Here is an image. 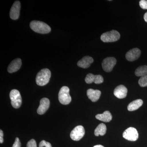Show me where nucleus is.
<instances>
[{"label":"nucleus","mask_w":147,"mask_h":147,"mask_svg":"<svg viewBox=\"0 0 147 147\" xmlns=\"http://www.w3.org/2000/svg\"><path fill=\"white\" fill-rule=\"evenodd\" d=\"M9 97L11 100V105L13 108L18 109L21 107L22 98L20 92L18 90H12L9 94Z\"/></svg>","instance_id":"nucleus-5"},{"label":"nucleus","mask_w":147,"mask_h":147,"mask_svg":"<svg viewBox=\"0 0 147 147\" xmlns=\"http://www.w3.org/2000/svg\"><path fill=\"white\" fill-rule=\"evenodd\" d=\"M22 65V61L19 58L13 60L8 66L7 71L10 73L16 72L20 69Z\"/></svg>","instance_id":"nucleus-14"},{"label":"nucleus","mask_w":147,"mask_h":147,"mask_svg":"<svg viewBox=\"0 0 147 147\" xmlns=\"http://www.w3.org/2000/svg\"><path fill=\"white\" fill-rule=\"evenodd\" d=\"M85 82L88 84H91L94 82L95 84H98L103 83L104 79L101 75H94L92 74L89 73L86 76Z\"/></svg>","instance_id":"nucleus-10"},{"label":"nucleus","mask_w":147,"mask_h":147,"mask_svg":"<svg viewBox=\"0 0 147 147\" xmlns=\"http://www.w3.org/2000/svg\"><path fill=\"white\" fill-rule=\"evenodd\" d=\"M123 137L124 139L129 141H137L139 138V134L136 128L129 127L127 129L123 134Z\"/></svg>","instance_id":"nucleus-6"},{"label":"nucleus","mask_w":147,"mask_h":147,"mask_svg":"<svg viewBox=\"0 0 147 147\" xmlns=\"http://www.w3.org/2000/svg\"><path fill=\"white\" fill-rule=\"evenodd\" d=\"M107 131V128L105 124L100 123L97 127L94 130V134L96 136H103Z\"/></svg>","instance_id":"nucleus-19"},{"label":"nucleus","mask_w":147,"mask_h":147,"mask_svg":"<svg viewBox=\"0 0 147 147\" xmlns=\"http://www.w3.org/2000/svg\"><path fill=\"white\" fill-rule=\"evenodd\" d=\"M85 133L84 127L82 125H78L71 131L70 136L71 139L74 141H79L84 137Z\"/></svg>","instance_id":"nucleus-7"},{"label":"nucleus","mask_w":147,"mask_h":147,"mask_svg":"<svg viewBox=\"0 0 147 147\" xmlns=\"http://www.w3.org/2000/svg\"><path fill=\"white\" fill-rule=\"evenodd\" d=\"M139 86L142 87L147 86V75L142 76L139 80Z\"/></svg>","instance_id":"nucleus-21"},{"label":"nucleus","mask_w":147,"mask_h":147,"mask_svg":"<svg viewBox=\"0 0 147 147\" xmlns=\"http://www.w3.org/2000/svg\"><path fill=\"white\" fill-rule=\"evenodd\" d=\"M127 88L122 85L116 87L114 90V94L115 96L120 99L125 98L127 94Z\"/></svg>","instance_id":"nucleus-13"},{"label":"nucleus","mask_w":147,"mask_h":147,"mask_svg":"<svg viewBox=\"0 0 147 147\" xmlns=\"http://www.w3.org/2000/svg\"><path fill=\"white\" fill-rule=\"evenodd\" d=\"M141 51L137 48H133L128 51L125 55V58L127 61H133L139 59L141 55Z\"/></svg>","instance_id":"nucleus-12"},{"label":"nucleus","mask_w":147,"mask_h":147,"mask_svg":"<svg viewBox=\"0 0 147 147\" xmlns=\"http://www.w3.org/2000/svg\"><path fill=\"white\" fill-rule=\"evenodd\" d=\"M50 105V101L48 98H43L40 102V105L38 108L37 112L39 115H42L45 114L49 108Z\"/></svg>","instance_id":"nucleus-11"},{"label":"nucleus","mask_w":147,"mask_h":147,"mask_svg":"<svg viewBox=\"0 0 147 147\" xmlns=\"http://www.w3.org/2000/svg\"><path fill=\"white\" fill-rule=\"evenodd\" d=\"M39 147H52L51 144L49 142L42 140L40 143Z\"/></svg>","instance_id":"nucleus-22"},{"label":"nucleus","mask_w":147,"mask_h":147,"mask_svg":"<svg viewBox=\"0 0 147 147\" xmlns=\"http://www.w3.org/2000/svg\"><path fill=\"white\" fill-rule=\"evenodd\" d=\"M143 104V101L142 99H137L130 102L127 106V110L129 111H133L137 110Z\"/></svg>","instance_id":"nucleus-18"},{"label":"nucleus","mask_w":147,"mask_h":147,"mask_svg":"<svg viewBox=\"0 0 147 147\" xmlns=\"http://www.w3.org/2000/svg\"><path fill=\"white\" fill-rule=\"evenodd\" d=\"M3 133L1 129L0 130V143L2 144L3 142Z\"/></svg>","instance_id":"nucleus-26"},{"label":"nucleus","mask_w":147,"mask_h":147,"mask_svg":"<svg viewBox=\"0 0 147 147\" xmlns=\"http://www.w3.org/2000/svg\"><path fill=\"white\" fill-rule=\"evenodd\" d=\"M21 9V3L20 1H16L11 7L9 13V15L11 19L16 20L19 18L20 15V10Z\"/></svg>","instance_id":"nucleus-9"},{"label":"nucleus","mask_w":147,"mask_h":147,"mask_svg":"<svg viewBox=\"0 0 147 147\" xmlns=\"http://www.w3.org/2000/svg\"><path fill=\"white\" fill-rule=\"evenodd\" d=\"M93 147H104L103 146H102V145H96V146H94Z\"/></svg>","instance_id":"nucleus-28"},{"label":"nucleus","mask_w":147,"mask_h":147,"mask_svg":"<svg viewBox=\"0 0 147 147\" xmlns=\"http://www.w3.org/2000/svg\"><path fill=\"white\" fill-rule=\"evenodd\" d=\"M30 27L34 31L42 34L49 33L51 30L50 27L42 21H32L30 24Z\"/></svg>","instance_id":"nucleus-1"},{"label":"nucleus","mask_w":147,"mask_h":147,"mask_svg":"<svg viewBox=\"0 0 147 147\" xmlns=\"http://www.w3.org/2000/svg\"><path fill=\"white\" fill-rule=\"evenodd\" d=\"M120 38L119 33L117 31L113 30L102 34L100 36V39L103 42H114L119 40Z\"/></svg>","instance_id":"nucleus-4"},{"label":"nucleus","mask_w":147,"mask_h":147,"mask_svg":"<svg viewBox=\"0 0 147 147\" xmlns=\"http://www.w3.org/2000/svg\"><path fill=\"white\" fill-rule=\"evenodd\" d=\"M144 19L145 21L147 23V12L145 13L144 15Z\"/></svg>","instance_id":"nucleus-27"},{"label":"nucleus","mask_w":147,"mask_h":147,"mask_svg":"<svg viewBox=\"0 0 147 147\" xmlns=\"http://www.w3.org/2000/svg\"><path fill=\"white\" fill-rule=\"evenodd\" d=\"M139 5L143 9H147V1L146 0H141L139 2Z\"/></svg>","instance_id":"nucleus-23"},{"label":"nucleus","mask_w":147,"mask_h":147,"mask_svg":"<svg viewBox=\"0 0 147 147\" xmlns=\"http://www.w3.org/2000/svg\"><path fill=\"white\" fill-rule=\"evenodd\" d=\"M117 63V60L113 57L105 58L102 61V66L103 70L106 72H110L113 70Z\"/></svg>","instance_id":"nucleus-8"},{"label":"nucleus","mask_w":147,"mask_h":147,"mask_svg":"<svg viewBox=\"0 0 147 147\" xmlns=\"http://www.w3.org/2000/svg\"><path fill=\"white\" fill-rule=\"evenodd\" d=\"M94 61V59L90 56H85L77 63V65L83 68H87L89 67Z\"/></svg>","instance_id":"nucleus-16"},{"label":"nucleus","mask_w":147,"mask_h":147,"mask_svg":"<svg viewBox=\"0 0 147 147\" xmlns=\"http://www.w3.org/2000/svg\"><path fill=\"white\" fill-rule=\"evenodd\" d=\"M58 96L59 101L62 104L68 105L71 102V98L69 94V89L68 87H62L59 92Z\"/></svg>","instance_id":"nucleus-3"},{"label":"nucleus","mask_w":147,"mask_h":147,"mask_svg":"<svg viewBox=\"0 0 147 147\" xmlns=\"http://www.w3.org/2000/svg\"><path fill=\"white\" fill-rule=\"evenodd\" d=\"M87 95L88 97L92 102H96L100 98L101 92L99 90H94L89 89L87 90Z\"/></svg>","instance_id":"nucleus-15"},{"label":"nucleus","mask_w":147,"mask_h":147,"mask_svg":"<svg viewBox=\"0 0 147 147\" xmlns=\"http://www.w3.org/2000/svg\"><path fill=\"white\" fill-rule=\"evenodd\" d=\"M135 74L137 76H142L147 75V65H142L136 69Z\"/></svg>","instance_id":"nucleus-20"},{"label":"nucleus","mask_w":147,"mask_h":147,"mask_svg":"<svg viewBox=\"0 0 147 147\" xmlns=\"http://www.w3.org/2000/svg\"><path fill=\"white\" fill-rule=\"evenodd\" d=\"M51 71L48 69H41L37 74L36 82L38 86H45L49 83L51 77Z\"/></svg>","instance_id":"nucleus-2"},{"label":"nucleus","mask_w":147,"mask_h":147,"mask_svg":"<svg viewBox=\"0 0 147 147\" xmlns=\"http://www.w3.org/2000/svg\"><path fill=\"white\" fill-rule=\"evenodd\" d=\"M27 147H37L36 142L34 139H32L28 142Z\"/></svg>","instance_id":"nucleus-24"},{"label":"nucleus","mask_w":147,"mask_h":147,"mask_svg":"<svg viewBox=\"0 0 147 147\" xmlns=\"http://www.w3.org/2000/svg\"><path fill=\"white\" fill-rule=\"evenodd\" d=\"M12 147H21V143L19 138L16 137Z\"/></svg>","instance_id":"nucleus-25"},{"label":"nucleus","mask_w":147,"mask_h":147,"mask_svg":"<svg viewBox=\"0 0 147 147\" xmlns=\"http://www.w3.org/2000/svg\"><path fill=\"white\" fill-rule=\"evenodd\" d=\"M96 118L104 122H109L112 120L113 116L109 111H106L102 114H98L96 116Z\"/></svg>","instance_id":"nucleus-17"}]
</instances>
